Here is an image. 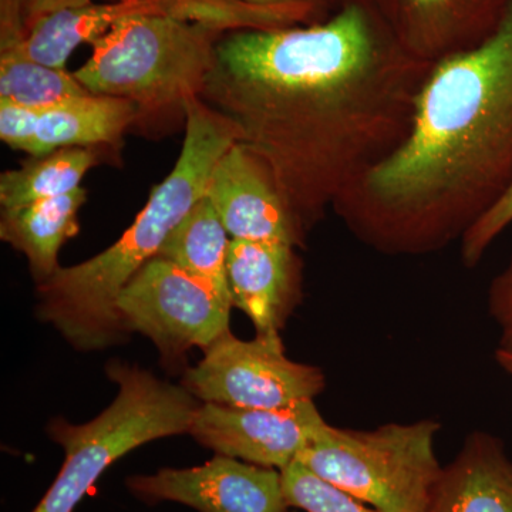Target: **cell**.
<instances>
[{
    "label": "cell",
    "instance_id": "cell-7",
    "mask_svg": "<svg viewBox=\"0 0 512 512\" xmlns=\"http://www.w3.org/2000/svg\"><path fill=\"white\" fill-rule=\"evenodd\" d=\"M184 387L204 403L285 409L313 402L326 379L319 367L288 359L281 335L241 340L227 332L188 370Z\"/></svg>",
    "mask_w": 512,
    "mask_h": 512
},
{
    "label": "cell",
    "instance_id": "cell-26",
    "mask_svg": "<svg viewBox=\"0 0 512 512\" xmlns=\"http://www.w3.org/2000/svg\"><path fill=\"white\" fill-rule=\"evenodd\" d=\"M340 3L345 2V0H339Z\"/></svg>",
    "mask_w": 512,
    "mask_h": 512
},
{
    "label": "cell",
    "instance_id": "cell-6",
    "mask_svg": "<svg viewBox=\"0 0 512 512\" xmlns=\"http://www.w3.org/2000/svg\"><path fill=\"white\" fill-rule=\"evenodd\" d=\"M441 423H387L373 430L326 423L299 454L313 474L384 512H426L443 471L436 454Z\"/></svg>",
    "mask_w": 512,
    "mask_h": 512
},
{
    "label": "cell",
    "instance_id": "cell-12",
    "mask_svg": "<svg viewBox=\"0 0 512 512\" xmlns=\"http://www.w3.org/2000/svg\"><path fill=\"white\" fill-rule=\"evenodd\" d=\"M410 56L436 64L483 45L511 0H373Z\"/></svg>",
    "mask_w": 512,
    "mask_h": 512
},
{
    "label": "cell",
    "instance_id": "cell-21",
    "mask_svg": "<svg viewBox=\"0 0 512 512\" xmlns=\"http://www.w3.org/2000/svg\"><path fill=\"white\" fill-rule=\"evenodd\" d=\"M487 309L500 330L498 346L512 349V249L507 264L488 286Z\"/></svg>",
    "mask_w": 512,
    "mask_h": 512
},
{
    "label": "cell",
    "instance_id": "cell-14",
    "mask_svg": "<svg viewBox=\"0 0 512 512\" xmlns=\"http://www.w3.org/2000/svg\"><path fill=\"white\" fill-rule=\"evenodd\" d=\"M426 512H512V458L504 441L471 431L443 467Z\"/></svg>",
    "mask_w": 512,
    "mask_h": 512
},
{
    "label": "cell",
    "instance_id": "cell-13",
    "mask_svg": "<svg viewBox=\"0 0 512 512\" xmlns=\"http://www.w3.org/2000/svg\"><path fill=\"white\" fill-rule=\"evenodd\" d=\"M227 276L232 305L252 320L256 335H281L302 298V262L296 248L231 239Z\"/></svg>",
    "mask_w": 512,
    "mask_h": 512
},
{
    "label": "cell",
    "instance_id": "cell-10",
    "mask_svg": "<svg viewBox=\"0 0 512 512\" xmlns=\"http://www.w3.org/2000/svg\"><path fill=\"white\" fill-rule=\"evenodd\" d=\"M146 501H177L200 512H288L281 471L218 456L201 467L164 468L128 480Z\"/></svg>",
    "mask_w": 512,
    "mask_h": 512
},
{
    "label": "cell",
    "instance_id": "cell-20",
    "mask_svg": "<svg viewBox=\"0 0 512 512\" xmlns=\"http://www.w3.org/2000/svg\"><path fill=\"white\" fill-rule=\"evenodd\" d=\"M512 224V187L511 190L491 208L487 214L468 229L460 241L461 264L466 268H476L495 239Z\"/></svg>",
    "mask_w": 512,
    "mask_h": 512
},
{
    "label": "cell",
    "instance_id": "cell-16",
    "mask_svg": "<svg viewBox=\"0 0 512 512\" xmlns=\"http://www.w3.org/2000/svg\"><path fill=\"white\" fill-rule=\"evenodd\" d=\"M86 201L87 191L80 187L62 197L2 210L0 238L25 254L39 285L60 268L57 255L79 232V211Z\"/></svg>",
    "mask_w": 512,
    "mask_h": 512
},
{
    "label": "cell",
    "instance_id": "cell-23",
    "mask_svg": "<svg viewBox=\"0 0 512 512\" xmlns=\"http://www.w3.org/2000/svg\"><path fill=\"white\" fill-rule=\"evenodd\" d=\"M90 3H93V0H26V28L50 13L79 8Z\"/></svg>",
    "mask_w": 512,
    "mask_h": 512
},
{
    "label": "cell",
    "instance_id": "cell-4",
    "mask_svg": "<svg viewBox=\"0 0 512 512\" xmlns=\"http://www.w3.org/2000/svg\"><path fill=\"white\" fill-rule=\"evenodd\" d=\"M221 32L211 23L136 13L96 40L90 59L73 74L96 96L136 104L137 120L173 110L184 114L185 103L204 92Z\"/></svg>",
    "mask_w": 512,
    "mask_h": 512
},
{
    "label": "cell",
    "instance_id": "cell-8",
    "mask_svg": "<svg viewBox=\"0 0 512 512\" xmlns=\"http://www.w3.org/2000/svg\"><path fill=\"white\" fill-rule=\"evenodd\" d=\"M231 308L210 284L160 256L131 278L116 301L124 328L148 336L164 356L210 348L229 332Z\"/></svg>",
    "mask_w": 512,
    "mask_h": 512
},
{
    "label": "cell",
    "instance_id": "cell-1",
    "mask_svg": "<svg viewBox=\"0 0 512 512\" xmlns=\"http://www.w3.org/2000/svg\"><path fill=\"white\" fill-rule=\"evenodd\" d=\"M433 66L403 49L373 0H345L308 25L231 30L200 99L309 232L402 146Z\"/></svg>",
    "mask_w": 512,
    "mask_h": 512
},
{
    "label": "cell",
    "instance_id": "cell-24",
    "mask_svg": "<svg viewBox=\"0 0 512 512\" xmlns=\"http://www.w3.org/2000/svg\"><path fill=\"white\" fill-rule=\"evenodd\" d=\"M264 8H313L330 15L340 5L339 0H238Z\"/></svg>",
    "mask_w": 512,
    "mask_h": 512
},
{
    "label": "cell",
    "instance_id": "cell-15",
    "mask_svg": "<svg viewBox=\"0 0 512 512\" xmlns=\"http://www.w3.org/2000/svg\"><path fill=\"white\" fill-rule=\"evenodd\" d=\"M136 104L117 97L89 96L39 109L29 156H43L64 147L117 146L131 124Z\"/></svg>",
    "mask_w": 512,
    "mask_h": 512
},
{
    "label": "cell",
    "instance_id": "cell-9",
    "mask_svg": "<svg viewBox=\"0 0 512 512\" xmlns=\"http://www.w3.org/2000/svg\"><path fill=\"white\" fill-rule=\"evenodd\" d=\"M325 424L315 402L285 409H238L204 403L198 407L188 433L220 456L282 471L298 460Z\"/></svg>",
    "mask_w": 512,
    "mask_h": 512
},
{
    "label": "cell",
    "instance_id": "cell-25",
    "mask_svg": "<svg viewBox=\"0 0 512 512\" xmlns=\"http://www.w3.org/2000/svg\"><path fill=\"white\" fill-rule=\"evenodd\" d=\"M494 357L497 365L500 366L508 376L512 377V349L498 346V348L495 349Z\"/></svg>",
    "mask_w": 512,
    "mask_h": 512
},
{
    "label": "cell",
    "instance_id": "cell-19",
    "mask_svg": "<svg viewBox=\"0 0 512 512\" xmlns=\"http://www.w3.org/2000/svg\"><path fill=\"white\" fill-rule=\"evenodd\" d=\"M281 474L289 507L306 512H384L322 480L298 460Z\"/></svg>",
    "mask_w": 512,
    "mask_h": 512
},
{
    "label": "cell",
    "instance_id": "cell-18",
    "mask_svg": "<svg viewBox=\"0 0 512 512\" xmlns=\"http://www.w3.org/2000/svg\"><path fill=\"white\" fill-rule=\"evenodd\" d=\"M99 158L96 147H64L43 156H29L16 170L0 175L2 210L70 194L80 188L84 175Z\"/></svg>",
    "mask_w": 512,
    "mask_h": 512
},
{
    "label": "cell",
    "instance_id": "cell-5",
    "mask_svg": "<svg viewBox=\"0 0 512 512\" xmlns=\"http://www.w3.org/2000/svg\"><path fill=\"white\" fill-rule=\"evenodd\" d=\"M119 394L97 419L82 426L53 421L50 434L66 460L33 512H73L106 468L148 441L188 433L198 410L184 386L163 382L137 367H107Z\"/></svg>",
    "mask_w": 512,
    "mask_h": 512
},
{
    "label": "cell",
    "instance_id": "cell-2",
    "mask_svg": "<svg viewBox=\"0 0 512 512\" xmlns=\"http://www.w3.org/2000/svg\"><path fill=\"white\" fill-rule=\"evenodd\" d=\"M512 187V0L487 42L434 64L402 146L332 211L367 248L423 256L461 241Z\"/></svg>",
    "mask_w": 512,
    "mask_h": 512
},
{
    "label": "cell",
    "instance_id": "cell-22",
    "mask_svg": "<svg viewBox=\"0 0 512 512\" xmlns=\"http://www.w3.org/2000/svg\"><path fill=\"white\" fill-rule=\"evenodd\" d=\"M39 109L0 99V138L13 150L28 154L35 137Z\"/></svg>",
    "mask_w": 512,
    "mask_h": 512
},
{
    "label": "cell",
    "instance_id": "cell-17",
    "mask_svg": "<svg viewBox=\"0 0 512 512\" xmlns=\"http://www.w3.org/2000/svg\"><path fill=\"white\" fill-rule=\"evenodd\" d=\"M229 242L220 215L204 194L168 235L157 256L207 282L232 305L227 276Z\"/></svg>",
    "mask_w": 512,
    "mask_h": 512
},
{
    "label": "cell",
    "instance_id": "cell-3",
    "mask_svg": "<svg viewBox=\"0 0 512 512\" xmlns=\"http://www.w3.org/2000/svg\"><path fill=\"white\" fill-rule=\"evenodd\" d=\"M183 150L173 171L151 191L136 221L110 248L82 264L59 268L39 285L40 319L52 323L76 348L119 342L126 332L117 296L204 197L215 164L237 143L235 128L200 99L184 106Z\"/></svg>",
    "mask_w": 512,
    "mask_h": 512
},
{
    "label": "cell",
    "instance_id": "cell-11",
    "mask_svg": "<svg viewBox=\"0 0 512 512\" xmlns=\"http://www.w3.org/2000/svg\"><path fill=\"white\" fill-rule=\"evenodd\" d=\"M205 195L231 239L305 247V231L289 210L271 171L247 148L234 146L215 164Z\"/></svg>",
    "mask_w": 512,
    "mask_h": 512
}]
</instances>
